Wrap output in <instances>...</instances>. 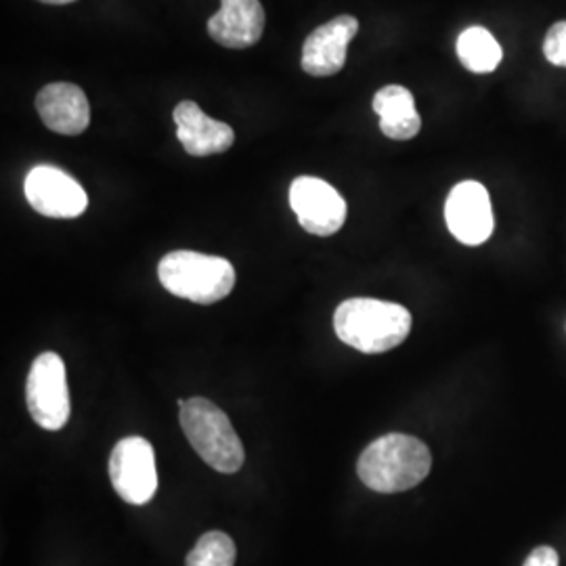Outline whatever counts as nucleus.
<instances>
[{
  "label": "nucleus",
  "instance_id": "12",
  "mask_svg": "<svg viewBox=\"0 0 566 566\" xmlns=\"http://www.w3.org/2000/svg\"><path fill=\"white\" fill-rule=\"evenodd\" d=\"M39 116L53 133L82 135L91 124V105L81 86L70 82H53L36 97Z\"/></svg>",
  "mask_w": 566,
  "mask_h": 566
},
{
  "label": "nucleus",
  "instance_id": "18",
  "mask_svg": "<svg viewBox=\"0 0 566 566\" xmlns=\"http://www.w3.org/2000/svg\"><path fill=\"white\" fill-rule=\"evenodd\" d=\"M525 566H560V558L554 547L539 546L526 556Z\"/></svg>",
  "mask_w": 566,
  "mask_h": 566
},
{
  "label": "nucleus",
  "instance_id": "19",
  "mask_svg": "<svg viewBox=\"0 0 566 566\" xmlns=\"http://www.w3.org/2000/svg\"><path fill=\"white\" fill-rule=\"evenodd\" d=\"M44 4H67V2H76V0H41Z\"/></svg>",
  "mask_w": 566,
  "mask_h": 566
},
{
  "label": "nucleus",
  "instance_id": "5",
  "mask_svg": "<svg viewBox=\"0 0 566 566\" xmlns=\"http://www.w3.org/2000/svg\"><path fill=\"white\" fill-rule=\"evenodd\" d=\"M25 401L30 416L44 430H61L67 424L72 403L65 365L57 353H42L28 374Z\"/></svg>",
  "mask_w": 566,
  "mask_h": 566
},
{
  "label": "nucleus",
  "instance_id": "13",
  "mask_svg": "<svg viewBox=\"0 0 566 566\" xmlns=\"http://www.w3.org/2000/svg\"><path fill=\"white\" fill-rule=\"evenodd\" d=\"M263 32L261 0H221V9L208 20V34L227 49L254 46Z\"/></svg>",
  "mask_w": 566,
  "mask_h": 566
},
{
  "label": "nucleus",
  "instance_id": "15",
  "mask_svg": "<svg viewBox=\"0 0 566 566\" xmlns=\"http://www.w3.org/2000/svg\"><path fill=\"white\" fill-rule=\"evenodd\" d=\"M458 57L468 72L491 74L500 67L504 51L486 28L472 25L464 30L458 39Z\"/></svg>",
  "mask_w": 566,
  "mask_h": 566
},
{
  "label": "nucleus",
  "instance_id": "2",
  "mask_svg": "<svg viewBox=\"0 0 566 566\" xmlns=\"http://www.w3.org/2000/svg\"><path fill=\"white\" fill-rule=\"evenodd\" d=\"M411 324L405 306L378 298H348L334 313L336 336L365 355L397 348L407 340Z\"/></svg>",
  "mask_w": 566,
  "mask_h": 566
},
{
  "label": "nucleus",
  "instance_id": "17",
  "mask_svg": "<svg viewBox=\"0 0 566 566\" xmlns=\"http://www.w3.org/2000/svg\"><path fill=\"white\" fill-rule=\"evenodd\" d=\"M544 55L549 63H554L558 67H566V21H556L547 30Z\"/></svg>",
  "mask_w": 566,
  "mask_h": 566
},
{
  "label": "nucleus",
  "instance_id": "7",
  "mask_svg": "<svg viewBox=\"0 0 566 566\" xmlns=\"http://www.w3.org/2000/svg\"><path fill=\"white\" fill-rule=\"evenodd\" d=\"M25 200L42 214L51 219H76L84 214L88 196L81 182L72 179L55 166H34L23 182Z\"/></svg>",
  "mask_w": 566,
  "mask_h": 566
},
{
  "label": "nucleus",
  "instance_id": "9",
  "mask_svg": "<svg viewBox=\"0 0 566 566\" xmlns=\"http://www.w3.org/2000/svg\"><path fill=\"white\" fill-rule=\"evenodd\" d=\"M446 221L451 235L464 245H481L493 233V208L485 185L458 182L446 202Z\"/></svg>",
  "mask_w": 566,
  "mask_h": 566
},
{
  "label": "nucleus",
  "instance_id": "4",
  "mask_svg": "<svg viewBox=\"0 0 566 566\" xmlns=\"http://www.w3.org/2000/svg\"><path fill=\"white\" fill-rule=\"evenodd\" d=\"M158 277L177 298L196 304H214L231 294L235 285V269L221 256L177 250L160 261Z\"/></svg>",
  "mask_w": 566,
  "mask_h": 566
},
{
  "label": "nucleus",
  "instance_id": "1",
  "mask_svg": "<svg viewBox=\"0 0 566 566\" xmlns=\"http://www.w3.org/2000/svg\"><path fill=\"white\" fill-rule=\"evenodd\" d=\"M432 468L430 449L411 434L390 432L367 446L357 462L365 486L378 493H401L420 485Z\"/></svg>",
  "mask_w": 566,
  "mask_h": 566
},
{
  "label": "nucleus",
  "instance_id": "8",
  "mask_svg": "<svg viewBox=\"0 0 566 566\" xmlns=\"http://www.w3.org/2000/svg\"><path fill=\"white\" fill-rule=\"evenodd\" d=\"M290 206L306 233L329 238L346 221L343 196L324 179L298 177L290 185Z\"/></svg>",
  "mask_w": 566,
  "mask_h": 566
},
{
  "label": "nucleus",
  "instance_id": "3",
  "mask_svg": "<svg viewBox=\"0 0 566 566\" xmlns=\"http://www.w3.org/2000/svg\"><path fill=\"white\" fill-rule=\"evenodd\" d=\"M179 409L182 432L203 462L223 474L238 472L243 465L245 453L223 409L203 397L179 399Z\"/></svg>",
  "mask_w": 566,
  "mask_h": 566
},
{
  "label": "nucleus",
  "instance_id": "11",
  "mask_svg": "<svg viewBox=\"0 0 566 566\" xmlns=\"http://www.w3.org/2000/svg\"><path fill=\"white\" fill-rule=\"evenodd\" d=\"M172 118L177 124L179 142L193 158L223 154L235 142L233 128L224 122L212 120L210 116H206L198 103H179L172 112Z\"/></svg>",
  "mask_w": 566,
  "mask_h": 566
},
{
  "label": "nucleus",
  "instance_id": "14",
  "mask_svg": "<svg viewBox=\"0 0 566 566\" xmlns=\"http://www.w3.org/2000/svg\"><path fill=\"white\" fill-rule=\"evenodd\" d=\"M374 112L380 118V130L392 142H409L422 128L413 95L399 84H390L376 93Z\"/></svg>",
  "mask_w": 566,
  "mask_h": 566
},
{
  "label": "nucleus",
  "instance_id": "6",
  "mask_svg": "<svg viewBox=\"0 0 566 566\" xmlns=\"http://www.w3.org/2000/svg\"><path fill=\"white\" fill-rule=\"evenodd\" d=\"M109 479L126 504L145 506L158 491V470L154 447L143 437H126L109 458Z\"/></svg>",
  "mask_w": 566,
  "mask_h": 566
},
{
  "label": "nucleus",
  "instance_id": "10",
  "mask_svg": "<svg viewBox=\"0 0 566 566\" xmlns=\"http://www.w3.org/2000/svg\"><path fill=\"white\" fill-rule=\"evenodd\" d=\"M359 32L353 15H338L308 34L303 46V70L308 76L327 78L338 74L346 63L348 44Z\"/></svg>",
  "mask_w": 566,
  "mask_h": 566
},
{
  "label": "nucleus",
  "instance_id": "16",
  "mask_svg": "<svg viewBox=\"0 0 566 566\" xmlns=\"http://www.w3.org/2000/svg\"><path fill=\"white\" fill-rule=\"evenodd\" d=\"M235 544L223 531H208L187 554V566H233Z\"/></svg>",
  "mask_w": 566,
  "mask_h": 566
}]
</instances>
